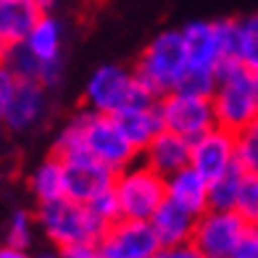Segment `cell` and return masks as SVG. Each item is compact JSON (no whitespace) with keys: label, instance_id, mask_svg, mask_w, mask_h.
Listing matches in <instances>:
<instances>
[{"label":"cell","instance_id":"6da1fadb","mask_svg":"<svg viewBox=\"0 0 258 258\" xmlns=\"http://www.w3.org/2000/svg\"><path fill=\"white\" fill-rule=\"evenodd\" d=\"M77 150H85L113 171H121L129 163L140 161V150L124 137L113 116L95 113L87 108H79L77 113L69 116L53 140L55 156L77 153Z\"/></svg>","mask_w":258,"mask_h":258},{"label":"cell","instance_id":"7a4b0ae2","mask_svg":"<svg viewBox=\"0 0 258 258\" xmlns=\"http://www.w3.org/2000/svg\"><path fill=\"white\" fill-rule=\"evenodd\" d=\"M190 66L182 29H163L137 55L135 77L150 98L161 100L179 87V79Z\"/></svg>","mask_w":258,"mask_h":258},{"label":"cell","instance_id":"3957f363","mask_svg":"<svg viewBox=\"0 0 258 258\" xmlns=\"http://www.w3.org/2000/svg\"><path fill=\"white\" fill-rule=\"evenodd\" d=\"M216 124L237 135L258 119V98L253 72L240 61H224L216 69V90L211 95Z\"/></svg>","mask_w":258,"mask_h":258},{"label":"cell","instance_id":"277c9868","mask_svg":"<svg viewBox=\"0 0 258 258\" xmlns=\"http://www.w3.org/2000/svg\"><path fill=\"white\" fill-rule=\"evenodd\" d=\"M37 227L45 234L55 250L72 248V245L98 242L103 237L105 227L90 214V208L72 198H61L53 203H42L34 208Z\"/></svg>","mask_w":258,"mask_h":258},{"label":"cell","instance_id":"5b68a950","mask_svg":"<svg viewBox=\"0 0 258 258\" xmlns=\"http://www.w3.org/2000/svg\"><path fill=\"white\" fill-rule=\"evenodd\" d=\"M143 98H150L148 92L140 87L135 77V69H126L121 63H103L92 72L82 90V103L87 111L116 116Z\"/></svg>","mask_w":258,"mask_h":258},{"label":"cell","instance_id":"8992f818","mask_svg":"<svg viewBox=\"0 0 258 258\" xmlns=\"http://www.w3.org/2000/svg\"><path fill=\"white\" fill-rule=\"evenodd\" d=\"M113 192L119 201L121 219L150 221L161 203L166 201V179L145 166L143 161H135L116 174Z\"/></svg>","mask_w":258,"mask_h":258},{"label":"cell","instance_id":"52a82bcc","mask_svg":"<svg viewBox=\"0 0 258 258\" xmlns=\"http://www.w3.org/2000/svg\"><path fill=\"white\" fill-rule=\"evenodd\" d=\"M250 224L237 211H219L208 208L195 221L192 245L206 258H229L250 234Z\"/></svg>","mask_w":258,"mask_h":258},{"label":"cell","instance_id":"ba28073f","mask_svg":"<svg viewBox=\"0 0 258 258\" xmlns=\"http://www.w3.org/2000/svg\"><path fill=\"white\" fill-rule=\"evenodd\" d=\"M163 129L174 132L184 140H198L201 135L211 132L216 124L214 103L203 95H187V92H169L158 100Z\"/></svg>","mask_w":258,"mask_h":258},{"label":"cell","instance_id":"9c48e42d","mask_svg":"<svg viewBox=\"0 0 258 258\" xmlns=\"http://www.w3.org/2000/svg\"><path fill=\"white\" fill-rule=\"evenodd\" d=\"M58 158L63 161V171H66V198L79 201V203H90L98 195L113 190V182L119 171L100 163L98 158L85 153V150L66 153Z\"/></svg>","mask_w":258,"mask_h":258},{"label":"cell","instance_id":"30bf717a","mask_svg":"<svg viewBox=\"0 0 258 258\" xmlns=\"http://www.w3.org/2000/svg\"><path fill=\"white\" fill-rule=\"evenodd\" d=\"M98 250L103 258H156L161 242L150 221L119 219L103 232V237L98 240Z\"/></svg>","mask_w":258,"mask_h":258},{"label":"cell","instance_id":"8fae6325","mask_svg":"<svg viewBox=\"0 0 258 258\" xmlns=\"http://www.w3.org/2000/svg\"><path fill=\"white\" fill-rule=\"evenodd\" d=\"M190 166L203 174L208 182H214L232 166H237V156H234V132L224 126H214L211 132L192 140L190 148Z\"/></svg>","mask_w":258,"mask_h":258},{"label":"cell","instance_id":"7c38bea8","mask_svg":"<svg viewBox=\"0 0 258 258\" xmlns=\"http://www.w3.org/2000/svg\"><path fill=\"white\" fill-rule=\"evenodd\" d=\"M45 113H48V87L19 79V87L3 113V126L8 132H29L45 119Z\"/></svg>","mask_w":258,"mask_h":258},{"label":"cell","instance_id":"4fadbf2b","mask_svg":"<svg viewBox=\"0 0 258 258\" xmlns=\"http://www.w3.org/2000/svg\"><path fill=\"white\" fill-rule=\"evenodd\" d=\"M124 137L132 143L140 153L153 143V140L163 132V119H161V105L156 98H143L132 105H126L124 111L113 116Z\"/></svg>","mask_w":258,"mask_h":258},{"label":"cell","instance_id":"5bb4252c","mask_svg":"<svg viewBox=\"0 0 258 258\" xmlns=\"http://www.w3.org/2000/svg\"><path fill=\"white\" fill-rule=\"evenodd\" d=\"M190 148H192L190 140L163 129L153 143L140 153V161L166 179L171 174L182 171L184 166H190Z\"/></svg>","mask_w":258,"mask_h":258},{"label":"cell","instance_id":"9a60e30c","mask_svg":"<svg viewBox=\"0 0 258 258\" xmlns=\"http://www.w3.org/2000/svg\"><path fill=\"white\" fill-rule=\"evenodd\" d=\"M40 16L42 11L32 0H0V55L24 42Z\"/></svg>","mask_w":258,"mask_h":258},{"label":"cell","instance_id":"2e32d148","mask_svg":"<svg viewBox=\"0 0 258 258\" xmlns=\"http://www.w3.org/2000/svg\"><path fill=\"white\" fill-rule=\"evenodd\" d=\"M195 221H198V214H192V211H187L179 203L166 198L161 203V208L153 214V219H150V227H153L161 248H169V245L192 242Z\"/></svg>","mask_w":258,"mask_h":258},{"label":"cell","instance_id":"e0dca14e","mask_svg":"<svg viewBox=\"0 0 258 258\" xmlns=\"http://www.w3.org/2000/svg\"><path fill=\"white\" fill-rule=\"evenodd\" d=\"M3 61L8 63V69L14 72L19 79H24V82H37V85L42 87H58L61 85V79H63V63H42L40 58H34L27 48H24V42L21 45H14V48H8L3 50Z\"/></svg>","mask_w":258,"mask_h":258},{"label":"cell","instance_id":"ac0fdd59","mask_svg":"<svg viewBox=\"0 0 258 258\" xmlns=\"http://www.w3.org/2000/svg\"><path fill=\"white\" fill-rule=\"evenodd\" d=\"M63 21L55 14H42L29 37L24 40V48L42 63H63Z\"/></svg>","mask_w":258,"mask_h":258},{"label":"cell","instance_id":"d6986e66","mask_svg":"<svg viewBox=\"0 0 258 258\" xmlns=\"http://www.w3.org/2000/svg\"><path fill=\"white\" fill-rule=\"evenodd\" d=\"M166 198L201 216L208 211V179L192 166H184L182 171L166 177Z\"/></svg>","mask_w":258,"mask_h":258},{"label":"cell","instance_id":"ffe728a7","mask_svg":"<svg viewBox=\"0 0 258 258\" xmlns=\"http://www.w3.org/2000/svg\"><path fill=\"white\" fill-rule=\"evenodd\" d=\"M29 192L34 198V203H53L66 198V171H63V161L55 153L48 158H42L37 166L29 174Z\"/></svg>","mask_w":258,"mask_h":258},{"label":"cell","instance_id":"44dd1931","mask_svg":"<svg viewBox=\"0 0 258 258\" xmlns=\"http://www.w3.org/2000/svg\"><path fill=\"white\" fill-rule=\"evenodd\" d=\"M242 179H245V171L240 166H232L229 171H224L214 182H208V208L234 211V203H237Z\"/></svg>","mask_w":258,"mask_h":258},{"label":"cell","instance_id":"7402d4cb","mask_svg":"<svg viewBox=\"0 0 258 258\" xmlns=\"http://www.w3.org/2000/svg\"><path fill=\"white\" fill-rule=\"evenodd\" d=\"M37 216H34V211H27V208H16L14 214H11L8 224H6V237L3 242L14 245V248H27L32 250V242L37 237Z\"/></svg>","mask_w":258,"mask_h":258},{"label":"cell","instance_id":"603a6c76","mask_svg":"<svg viewBox=\"0 0 258 258\" xmlns=\"http://www.w3.org/2000/svg\"><path fill=\"white\" fill-rule=\"evenodd\" d=\"M234 156H237V166L245 174L258 177V119L234 135Z\"/></svg>","mask_w":258,"mask_h":258},{"label":"cell","instance_id":"cb8c5ba5","mask_svg":"<svg viewBox=\"0 0 258 258\" xmlns=\"http://www.w3.org/2000/svg\"><path fill=\"white\" fill-rule=\"evenodd\" d=\"M237 61L250 72L258 69V14L237 19Z\"/></svg>","mask_w":258,"mask_h":258},{"label":"cell","instance_id":"d4e9b609","mask_svg":"<svg viewBox=\"0 0 258 258\" xmlns=\"http://www.w3.org/2000/svg\"><path fill=\"white\" fill-rule=\"evenodd\" d=\"M234 211H237L253 229H258V177L245 174V179L240 184L237 203H234Z\"/></svg>","mask_w":258,"mask_h":258},{"label":"cell","instance_id":"484cf974","mask_svg":"<svg viewBox=\"0 0 258 258\" xmlns=\"http://www.w3.org/2000/svg\"><path fill=\"white\" fill-rule=\"evenodd\" d=\"M87 208H90V214L95 216L100 224L108 229L111 224H116V221L121 219V211H119V201H116V192L113 190H108V192H103V195H98L95 201H90V203H85Z\"/></svg>","mask_w":258,"mask_h":258},{"label":"cell","instance_id":"4316f807","mask_svg":"<svg viewBox=\"0 0 258 258\" xmlns=\"http://www.w3.org/2000/svg\"><path fill=\"white\" fill-rule=\"evenodd\" d=\"M19 87V77L8 69V63L0 58V121H3V113L8 108L11 98H14V92Z\"/></svg>","mask_w":258,"mask_h":258},{"label":"cell","instance_id":"83f0119b","mask_svg":"<svg viewBox=\"0 0 258 258\" xmlns=\"http://www.w3.org/2000/svg\"><path fill=\"white\" fill-rule=\"evenodd\" d=\"M156 258H206V255L198 250L192 242H184V245H169V248H161L156 253Z\"/></svg>","mask_w":258,"mask_h":258},{"label":"cell","instance_id":"f1b7e54d","mask_svg":"<svg viewBox=\"0 0 258 258\" xmlns=\"http://www.w3.org/2000/svg\"><path fill=\"white\" fill-rule=\"evenodd\" d=\"M229 258H258V229H250V234L242 240V245Z\"/></svg>","mask_w":258,"mask_h":258},{"label":"cell","instance_id":"f546056e","mask_svg":"<svg viewBox=\"0 0 258 258\" xmlns=\"http://www.w3.org/2000/svg\"><path fill=\"white\" fill-rule=\"evenodd\" d=\"M0 258H37V255L27 248H14V245L3 242L0 245Z\"/></svg>","mask_w":258,"mask_h":258},{"label":"cell","instance_id":"4dcf8cb0","mask_svg":"<svg viewBox=\"0 0 258 258\" xmlns=\"http://www.w3.org/2000/svg\"><path fill=\"white\" fill-rule=\"evenodd\" d=\"M34 6H37L42 14H53L55 11V6H58V0H32Z\"/></svg>","mask_w":258,"mask_h":258},{"label":"cell","instance_id":"1f68e13d","mask_svg":"<svg viewBox=\"0 0 258 258\" xmlns=\"http://www.w3.org/2000/svg\"><path fill=\"white\" fill-rule=\"evenodd\" d=\"M37 258H66L61 250H55V248H50V250H42V253H37Z\"/></svg>","mask_w":258,"mask_h":258},{"label":"cell","instance_id":"d6a6232c","mask_svg":"<svg viewBox=\"0 0 258 258\" xmlns=\"http://www.w3.org/2000/svg\"><path fill=\"white\" fill-rule=\"evenodd\" d=\"M253 82H255V98H258V69L253 72Z\"/></svg>","mask_w":258,"mask_h":258},{"label":"cell","instance_id":"836d02e7","mask_svg":"<svg viewBox=\"0 0 258 258\" xmlns=\"http://www.w3.org/2000/svg\"><path fill=\"white\" fill-rule=\"evenodd\" d=\"M0 135H3V121H0Z\"/></svg>","mask_w":258,"mask_h":258}]
</instances>
